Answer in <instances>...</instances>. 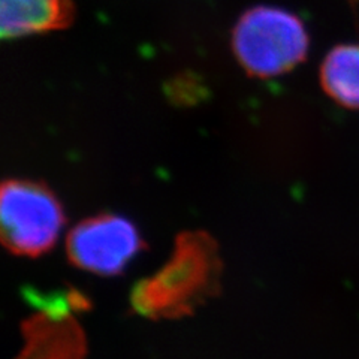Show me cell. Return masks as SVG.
Listing matches in <instances>:
<instances>
[{"label": "cell", "instance_id": "obj_1", "mask_svg": "<svg viewBox=\"0 0 359 359\" xmlns=\"http://www.w3.org/2000/svg\"><path fill=\"white\" fill-rule=\"evenodd\" d=\"M222 261L216 240L204 231L183 232L168 262L133 287V310L150 319L192 313L220 287Z\"/></svg>", "mask_w": 359, "mask_h": 359}, {"label": "cell", "instance_id": "obj_2", "mask_svg": "<svg viewBox=\"0 0 359 359\" xmlns=\"http://www.w3.org/2000/svg\"><path fill=\"white\" fill-rule=\"evenodd\" d=\"M232 48L253 76H276L306 59L309 35L302 21L285 9L256 6L240 18L232 33Z\"/></svg>", "mask_w": 359, "mask_h": 359}, {"label": "cell", "instance_id": "obj_3", "mask_svg": "<svg viewBox=\"0 0 359 359\" xmlns=\"http://www.w3.org/2000/svg\"><path fill=\"white\" fill-rule=\"evenodd\" d=\"M2 241L9 252L35 257L59 240L65 212L59 199L41 183L8 180L2 186Z\"/></svg>", "mask_w": 359, "mask_h": 359}, {"label": "cell", "instance_id": "obj_4", "mask_svg": "<svg viewBox=\"0 0 359 359\" xmlns=\"http://www.w3.org/2000/svg\"><path fill=\"white\" fill-rule=\"evenodd\" d=\"M144 247L135 224L121 216L99 215L78 223L67 235L69 261L87 273L117 276Z\"/></svg>", "mask_w": 359, "mask_h": 359}, {"label": "cell", "instance_id": "obj_5", "mask_svg": "<svg viewBox=\"0 0 359 359\" xmlns=\"http://www.w3.org/2000/svg\"><path fill=\"white\" fill-rule=\"evenodd\" d=\"M39 313L25 323V346L17 359H84V335L72 316L84 298L72 292L60 301H39Z\"/></svg>", "mask_w": 359, "mask_h": 359}, {"label": "cell", "instance_id": "obj_6", "mask_svg": "<svg viewBox=\"0 0 359 359\" xmlns=\"http://www.w3.org/2000/svg\"><path fill=\"white\" fill-rule=\"evenodd\" d=\"M0 29L4 39L60 30L74 21L71 0H2Z\"/></svg>", "mask_w": 359, "mask_h": 359}, {"label": "cell", "instance_id": "obj_7", "mask_svg": "<svg viewBox=\"0 0 359 359\" xmlns=\"http://www.w3.org/2000/svg\"><path fill=\"white\" fill-rule=\"evenodd\" d=\"M320 83L337 104L359 109V45L331 50L320 67Z\"/></svg>", "mask_w": 359, "mask_h": 359}]
</instances>
